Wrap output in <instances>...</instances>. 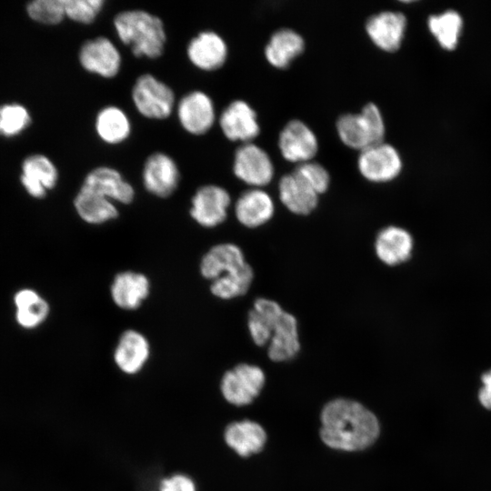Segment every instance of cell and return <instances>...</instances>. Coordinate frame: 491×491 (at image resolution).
Listing matches in <instances>:
<instances>
[{
	"label": "cell",
	"instance_id": "obj_27",
	"mask_svg": "<svg viewBox=\"0 0 491 491\" xmlns=\"http://www.w3.org/2000/svg\"><path fill=\"white\" fill-rule=\"evenodd\" d=\"M285 310L276 301L260 297L248 313L247 328L253 342L259 346L269 343L274 327Z\"/></svg>",
	"mask_w": 491,
	"mask_h": 491
},
{
	"label": "cell",
	"instance_id": "obj_33",
	"mask_svg": "<svg viewBox=\"0 0 491 491\" xmlns=\"http://www.w3.org/2000/svg\"><path fill=\"white\" fill-rule=\"evenodd\" d=\"M293 173L310 186L318 195L327 191L330 185L328 171L312 161L298 164Z\"/></svg>",
	"mask_w": 491,
	"mask_h": 491
},
{
	"label": "cell",
	"instance_id": "obj_2",
	"mask_svg": "<svg viewBox=\"0 0 491 491\" xmlns=\"http://www.w3.org/2000/svg\"><path fill=\"white\" fill-rule=\"evenodd\" d=\"M113 25L119 41L137 58L157 59L165 49L167 35L163 20L148 11L118 12Z\"/></svg>",
	"mask_w": 491,
	"mask_h": 491
},
{
	"label": "cell",
	"instance_id": "obj_18",
	"mask_svg": "<svg viewBox=\"0 0 491 491\" xmlns=\"http://www.w3.org/2000/svg\"><path fill=\"white\" fill-rule=\"evenodd\" d=\"M150 354L151 346L148 338L142 332L129 328L120 334L113 358L123 373L135 375L143 369Z\"/></svg>",
	"mask_w": 491,
	"mask_h": 491
},
{
	"label": "cell",
	"instance_id": "obj_21",
	"mask_svg": "<svg viewBox=\"0 0 491 491\" xmlns=\"http://www.w3.org/2000/svg\"><path fill=\"white\" fill-rule=\"evenodd\" d=\"M234 213L242 225L256 228L273 217L275 204L265 190L250 188L239 195L235 203Z\"/></svg>",
	"mask_w": 491,
	"mask_h": 491
},
{
	"label": "cell",
	"instance_id": "obj_37",
	"mask_svg": "<svg viewBox=\"0 0 491 491\" xmlns=\"http://www.w3.org/2000/svg\"><path fill=\"white\" fill-rule=\"evenodd\" d=\"M483 386L479 391L478 398L483 406L491 409V369L481 376Z\"/></svg>",
	"mask_w": 491,
	"mask_h": 491
},
{
	"label": "cell",
	"instance_id": "obj_13",
	"mask_svg": "<svg viewBox=\"0 0 491 491\" xmlns=\"http://www.w3.org/2000/svg\"><path fill=\"white\" fill-rule=\"evenodd\" d=\"M186 57L190 64L203 72H214L224 66L228 56L225 39L213 30H204L187 43Z\"/></svg>",
	"mask_w": 491,
	"mask_h": 491
},
{
	"label": "cell",
	"instance_id": "obj_22",
	"mask_svg": "<svg viewBox=\"0 0 491 491\" xmlns=\"http://www.w3.org/2000/svg\"><path fill=\"white\" fill-rule=\"evenodd\" d=\"M224 437L227 446L242 457L262 451L267 439L260 424L246 419L230 423L225 429Z\"/></svg>",
	"mask_w": 491,
	"mask_h": 491
},
{
	"label": "cell",
	"instance_id": "obj_17",
	"mask_svg": "<svg viewBox=\"0 0 491 491\" xmlns=\"http://www.w3.org/2000/svg\"><path fill=\"white\" fill-rule=\"evenodd\" d=\"M110 297L118 308L135 311L151 293V282L142 272L125 270L115 275L109 288Z\"/></svg>",
	"mask_w": 491,
	"mask_h": 491
},
{
	"label": "cell",
	"instance_id": "obj_1",
	"mask_svg": "<svg viewBox=\"0 0 491 491\" xmlns=\"http://www.w3.org/2000/svg\"><path fill=\"white\" fill-rule=\"evenodd\" d=\"M319 431L323 443L341 451H360L372 446L380 433L373 412L355 400L336 398L320 414Z\"/></svg>",
	"mask_w": 491,
	"mask_h": 491
},
{
	"label": "cell",
	"instance_id": "obj_32",
	"mask_svg": "<svg viewBox=\"0 0 491 491\" xmlns=\"http://www.w3.org/2000/svg\"><path fill=\"white\" fill-rule=\"evenodd\" d=\"M105 0H64L65 17L81 24H93L105 8Z\"/></svg>",
	"mask_w": 491,
	"mask_h": 491
},
{
	"label": "cell",
	"instance_id": "obj_6",
	"mask_svg": "<svg viewBox=\"0 0 491 491\" xmlns=\"http://www.w3.org/2000/svg\"><path fill=\"white\" fill-rule=\"evenodd\" d=\"M175 114L183 130L195 136L207 134L216 120L214 101L202 90H192L181 96Z\"/></svg>",
	"mask_w": 491,
	"mask_h": 491
},
{
	"label": "cell",
	"instance_id": "obj_3",
	"mask_svg": "<svg viewBox=\"0 0 491 491\" xmlns=\"http://www.w3.org/2000/svg\"><path fill=\"white\" fill-rule=\"evenodd\" d=\"M336 131L345 145L362 151L384 142L386 127L378 106L368 103L358 114H345L339 116Z\"/></svg>",
	"mask_w": 491,
	"mask_h": 491
},
{
	"label": "cell",
	"instance_id": "obj_4",
	"mask_svg": "<svg viewBox=\"0 0 491 491\" xmlns=\"http://www.w3.org/2000/svg\"><path fill=\"white\" fill-rule=\"evenodd\" d=\"M131 99L139 115L150 120L167 119L177 103L172 87L150 73L135 79Z\"/></svg>",
	"mask_w": 491,
	"mask_h": 491
},
{
	"label": "cell",
	"instance_id": "obj_35",
	"mask_svg": "<svg viewBox=\"0 0 491 491\" xmlns=\"http://www.w3.org/2000/svg\"><path fill=\"white\" fill-rule=\"evenodd\" d=\"M30 122L26 109L19 105L0 107V134L11 136L24 130Z\"/></svg>",
	"mask_w": 491,
	"mask_h": 491
},
{
	"label": "cell",
	"instance_id": "obj_20",
	"mask_svg": "<svg viewBox=\"0 0 491 491\" xmlns=\"http://www.w3.org/2000/svg\"><path fill=\"white\" fill-rule=\"evenodd\" d=\"M414 240L405 228L396 225L384 227L375 240V252L386 266H395L406 262L412 256Z\"/></svg>",
	"mask_w": 491,
	"mask_h": 491
},
{
	"label": "cell",
	"instance_id": "obj_7",
	"mask_svg": "<svg viewBox=\"0 0 491 491\" xmlns=\"http://www.w3.org/2000/svg\"><path fill=\"white\" fill-rule=\"evenodd\" d=\"M251 269L242 249L233 243L213 246L203 255L199 262V273L209 282L234 278Z\"/></svg>",
	"mask_w": 491,
	"mask_h": 491
},
{
	"label": "cell",
	"instance_id": "obj_14",
	"mask_svg": "<svg viewBox=\"0 0 491 491\" xmlns=\"http://www.w3.org/2000/svg\"><path fill=\"white\" fill-rule=\"evenodd\" d=\"M218 125L226 139L251 143L260 133L256 111L244 100L229 103L218 117Z\"/></svg>",
	"mask_w": 491,
	"mask_h": 491
},
{
	"label": "cell",
	"instance_id": "obj_36",
	"mask_svg": "<svg viewBox=\"0 0 491 491\" xmlns=\"http://www.w3.org/2000/svg\"><path fill=\"white\" fill-rule=\"evenodd\" d=\"M159 491H195L194 481L185 475L176 474L164 478Z\"/></svg>",
	"mask_w": 491,
	"mask_h": 491
},
{
	"label": "cell",
	"instance_id": "obj_15",
	"mask_svg": "<svg viewBox=\"0 0 491 491\" xmlns=\"http://www.w3.org/2000/svg\"><path fill=\"white\" fill-rule=\"evenodd\" d=\"M81 186L112 200L116 205H130L135 198L133 185L119 170L108 165L91 169L84 177Z\"/></svg>",
	"mask_w": 491,
	"mask_h": 491
},
{
	"label": "cell",
	"instance_id": "obj_30",
	"mask_svg": "<svg viewBox=\"0 0 491 491\" xmlns=\"http://www.w3.org/2000/svg\"><path fill=\"white\" fill-rule=\"evenodd\" d=\"M15 304L17 308L16 320L25 328L38 326L48 316V303L35 290L23 289L17 292Z\"/></svg>",
	"mask_w": 491,
	"mask_h": 491
},
{
	"label": "cell",
	"instance_id": "obj_24",
	"mask_svg": "<svg viewBox=\"0 0 491 491\" xmlns=\"http://www.w3.org/2000/svg\"><path fill=\"white\" fill-rule=\"evenodd\" d=\"M57 180L58 171L48 157L35 155L25 160L21 181L32 196L44 197L55 186Z\"/></svg>",
	"mask_w": 491,
	"mask_h": 491
},
{
	"label": "cell",
	"instance_id": "obj_12",
	"mask_svg": "<svg viewBox=\"0 0 491 491\" xmlns=\"http://www.w3.org/2000/svg\"><path fill=\"white\" fill-rule=\"evenodd\" d=\"M402 166V159L397 150L384 142L360 151L357 159L360 174L373 183L394 180L399 175Z\"/></svg>",
	"mask_w": 491,
	"mask_h": 491
},
{
	"label": "cell",
	"instance_id": "obj_34",
	"mask_svg": "<svg viewBox=\"0 0 491 491\" xmlns=\"http://www.w3.org/2000/svg\"><path fill=\"white\" fill-rule=\"evenodd\" d=\"M27 11L35 21L45 25H56L65 17L64 0H36L32 2Z\"/></svg>",
	"mask_w": 491,
	"mask_h": 491
},
{
	"label": "cell",
	"instance_id": "obj_28",
	"mask_svg": "<svg viewBox=\"0 0 491 491\" xmlns=\"http://www.w3.org/2000/svg\"><path fill=\"white\" fill-rule=\"evenodd\" d=\"M279 199L293 214L309 215L318 204V195L293 172L281 177L278 183Z\"/></svg>",
	"mask_w": 491,
	"mask_h": 491
},
{
	"label": "cell",
	"instance_id": "obj_19",
	"mask_svg": "<svg viewBox=\"0 0 491 491\" xmlns=\"http://www.w3.org/2000/svg\"><path fill=\"white\" fill-rule=\"evenodd\" d=\"M406 28V18L400 12L385 11L368 18L366 31L379 49L396 52L402 45Z\"/></svg>",
	"mask_w": 491,
	"mask_h": 491
},
{
	"label": "cell",
	"instance_id": "obj_25",
	"mask_svg": "<svg viewBox=\"0 0 491 491\" xmlns=\"http://www.w3.org/2000/svg\"><path fill=\"white\" fill-rule=\"evenodd\" d=\"M73 205L77 215L88 225H103L119 216L115 202L82 186L75 195Z\"/></svg>",
	"mask_w": 491,
	"mask_h": 491
},
{
	"label": "cell",
	"instance_id": "obj_9",
	"mask_svg": "<svg viewBox=\"0 0 491 491\" xmlns=\"http://www.w3.org/2000/svg\"><path fill=\"white\" fill-rule=\"evenodd\" d=\"M145 190L158 198L170 197L178 188L181 173L175 160L165 152H153L145 160L142 173Z\"/></svg>",
	"mask_w": 491,
	"mask_h": 491
},
{
	"label": "cell",
	"instance_id": "obj_31",
	"mask_svg": "<svg viewBox=\"0 0 491 491\" xmlns=\"http://www.w3.org/2000/svg\"><path fill=\"white\" fill-rule=\"evenodd\" d=\"M427 25L442 48L454 50L456 47L463 27V19L457 12L448 10L430 15Z\"/></svg>",
	"mask_w": 491,
	"mask_h": 491
},
{
	"label": "cell",
	"instance_id": "obj_8",
	"mask_svg": "<svg viewBox=\"0 0 491 491\" xmlns=\"http://www.w3.org/2000/svg\"><path fill=\"white\" fill-rule=\"evenodd\" d=\"M78 62L85 72L105 79H112L121 71L122 55L110 38L97 35L81 45Z\"/></svg>",
	"mask_w": 491,
	"mask_h": 491
},
{
	"label": "cell",
	"instance_id": "obj_5",
	"mask_svg": "<svg viewBox=\"0 0 491 491\" xmlns=\"http://www.w3.org/2000/svg\"><path fill=\"white\" fill-rule=\"evenodd\" d=\"M266 383L264 371L257 366L241 363L227 370L221 379L224 398L237 406L251 404Z\"/></svg>",
	"mask_w": 491,
	"mask_h": 491
},
{
	"label": "cell",
	"instance_id": "obj_10",
	"mask_svg": "<svg viewBox=\"0 0 491 491\" xmlns=\"http://www.w3.org/2000/svg\"><path fill=\"white\" fill-rule=\"evenodd\" d=\"M230 205L231 196L225 188L214 184L204 185L191 197L189 215L198 225L214 228L225 221Z\"/></svg>",
	"mask_w": 491,
	"mask_h": 491
},
{
	"label": "cell",
	"instance_id": "obj_23",
	"mask_svg": "<svg viewBox=\"0 0 491 491\" xmlns=\"http://www.w3.org/2000/svg\"><path fill=\"white\" fill-rule=\"evenodd\" d=\"M95 132L105 144L117 145L131 135L132 123L126 112L115 105L102 107L95 117Z\"/></svg>",
	"mask_w": 491,
	"mask_h": 491
},
{
	"label": "cell",
	"instance_id": "obj_26",
	"mask_svg": "<svg viewBox=\"0 0 491 491\" xmlns=\"http://www.w3.org/2000/svg\"><path fill=\"white\" fill-rule=\"evenodd\" d=\"M299 350L297 321L285 311L274 327L268 343V357L274 362H285L293 359Z\"/></svg>",
	"mask_w": 491,
	"mask_h": 491
},
{
	"label": "cell",
	"instance_id": "obj_11",
	"mask_svg": "<svg viewBox=\"0 0 491 491\" xmlns=\"http://www.w3.org/2000/svg\"><path fill=\"white\" fill-rule=\"evenodd\" d=\"M233 173L252 188L267 185L274 177V165L268 154L260 146L246 143L235 152Z\"/></svg>",
	"mask_w": 491,
	"mask_h": 491
},
{
	"label": "cell",
	"instance_id": "obj_16",
	"mask_svg": "<svg viewBox=\"0 0 491 491\" xmlns=\"http://www.w3.org/2000/svg\"><path fill=\"white\" fill-rule=\"evenodd\" d=\"M278 147L282 156L289 162L301 164L316 156L318 150L316 135L300 120H291L279 134Z\"/></svg>",
	"mask_w": 491,
	"mask_h": 491
},
{
	"label": "cell",
	"instance_id": "obj_29",
	"mask_svg": "<svg viewBox=\"0 0 491 491\" xmlns=\"http://www.w3.org/2000/svg\"><path fill=\"white\" fill-rule=\"evenodd\" d=\"M305 50V41L296 31L283 28L276 31L265 48L267 62L278 69L287 68Z\"/></svg>",
	"mask_w": 491,
	"mask_h": 491
}]
</instances>
